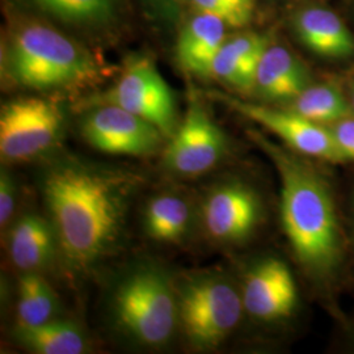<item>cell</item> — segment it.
<instances>
[{"mask_svg": "<svg viewBox=\"0 0 354 354\" xmlns=\"http://www.w3.org/2000/svg\"><path fill=\"white\" fill-rule=\"evenodd\" d=\"M142 178L120 168L58 160L45 171L42 194L66 261L84 270L120 241Z\"/></svg>", "mask_w": 354, "mask_h": 354, "instance_id": "6da1fadb", "label": "cell"}, {"mask_svg": "<svg viewBox=\"0 0 354 354\" xmlns=\"http://www.w3.org/2000/svg\"><path fill=\"white\" fill-rule=\"evenodd\" d=\"M250 136L277 169L281 222L295 259L313 281L330 283L342 270L345 241L327 180L301 153L257 131Z\"/></svg>", "mask_w": 354, "mask_h": 354, "instance_id": "7a4b0ae2", "label": "cell"}, {"mask_svg": "<svg viewBox=\"0 0 354 354\" xmlns=\"http://www.w3.org/2000/svg\"><path fill=\"white\" fill-rule=\"evenodd\" d=\"M7 64L16 83L37 91L87 86L100 74L87 49L41 24H29L16 33Z\"/></svg>", "mask_w": 354, "mask_h": 354, "instance_id": "3957f363", "label": "cell"}, {"mask_svg": "<svg viewBox=\"0 0 354 354\" xmlns=\"http://www.w3.org/2000/svg\"><path fill=\"white\" fill-rule=\"evenodd\" d=\"M113 313L130 337L147 346H162L178 326L176 290L163 270L142 266L118 285Z\"/></svg>", "mask_w": 354, "mask_h": 354, "instance_id": "277c9868", "label": "cell"}, {"mask_svg": "<svg viewBox=\"0 0 354 354\" xmlns=\"http://www.w3.org/2000/svg\"><path fill=\"white\" fill-rule=\"evenodd\" d=\"M176 294L178 326L194 348H216L241 322V289L223 274L194 276L183 282Z\"/></svg>", "mask_w": 354, "mask_h": 354, "instance_id": "5b68a950", "label": "cell"}, {"mask_svg": "<svg viewBox=\"0 0 354 354\" xmlns=\"http://www.w3.org/2000/svg\"><path fill=\"white\" fill-rule=\"evenodd\" d=\"M64 113L57 102L23 97L7 102L0 113V153L10 162H26L49 151L61 138Z\"/></svg>", "mask_w": 354, "mask_h": 354, "instance_id": "8992f818", "label": "cell"}, {"mask_svg": "<svg viewBox=\"0 0 354 354\" xmlns=\"http://www.w3.org/2000/svg\"><path fill=\"white\" fill-rule=\"evenodd\" d=\"M102 102L147 120L168 138L178 127L175 93L149 59L129 64L113 88L104 95Z\"/></svg>", "mask_w": 354, "mask_h": 354, "instance_id": "52a82bcc", "label": "cell"}, {"mask_svg": "<svg viewBox=\"0 0 354 354\" xmlns=\"http://www.w3.org/2000/svg\"><path fill=\"white\" fill-rule=\"evenodd\" d=\"M165 147V168L180 176H200L218 165L227 151V138L201 106L193 102Z\"/></svg>", "mask_w": 354, "mask_h": 354, "instance_id": "ba28073f", "label": "cell"}, {"mask_svg": "<svg viewBox=\"0 0 354 354\" xmlns=\"http://www.w3.org/2000/svg\"><path fill=\"white\" fill-rule=\"evenodd\" d=\"M82 134L99 151L129 156L155 153L165 138L147 120L105 102L83 118Z\"/></svg>", "mask_w": 354, "mask_h": 354, "instance_id": "9c48e42d", "label": "cell"}, {"mask_svg": "<svg viewBox=\"0 0 354 354\" xmlns=\"http://www.w3.org/2000/svg\"><path fill=\"white\" fill-rule=\"evenodd\" d=\"M213 96L243 117L273 133L292 151L307 158L342 162L328 127L313 122L291 109H273L253 102H241L223 93H213Z\"/></svg>", "mask_w": 354, "mask_h": 354, "instance_id": "30bf717a", "label": "cell"}, {"mask_svg": "<svg viewBox=\"0 0 354 354\" xmlns=\"http://www.w3.org/2000/svg\"><path fill=\"white\" fill-rule=\"evenodd\" d=\"M201 218L206 235L221 244L247 241L263 218V203L250 185L223 183L206 196Z\"/></svg>", "mask_w": 354, "mask_h": 354, "instance_id": "8fae6325", "label": "cell"}, {"mask_svg": "<svg viewBox=\"0 0 354 354\" xmlns=\"http://www.w3.org/2000/svg\"><path fill=\"white\" fill-rule=\"evenodd\" d=\"M244 311L261 322L290 317L297 307V285L288 266L266 257L248 270L241 285Z\"/></svg>", "mask_w": 354, "mask_h": 354, "instance_id": "7c38bea8", "label": "cell"}, {"mask_svg": "<svg viewBox=\"0 0 354 354\" xmlns=\"http://www.w3.org/2000/svg\"><path fill=\"white\" fill-rule=\"evenodd\" d=\"M226 23L209 13L193 16L177 39V61L193 75L209 77L215 55L226 41Z\"/></svg>", "mask_w": 354, "mask_h": 354, "instance_id": "4fadbf2b", "label": "cell"}, {"mask_svg": "<svg viewBox=\"0 0 354 354\" xmlns=\"http://www.w3.org/2000/svg\"><path fill=\"white\" fill-rule=\"evenodd\" d=\"M308 86L306 66L286 48L268 45L257 66L254 89L269 102H289Z\"/></svg>", "mask_w": 354, "mask_h": 354, "instance_id": "5bb4252c", "label": "cell"}, {"mask_svg": "<svg viewBox=\"0 0 354 354\" xmlns=\"http://www.w3.org/2000/svg\"><path fill=\"white\" fill-rule=\"evenodd\" d=\"M295 32L311 51L327 58H348L354 54V37L342 19L322 7H308L294 19Z\"/></svg>", "mask_w": 354, "mask_h": 354, "instance_id": "9a60e30c", "label": "cell"}, {"mask_svg": "<svg viewBox=\"0 0 354 354\" xmlns=\"http://www.w3.org/2000/svg\"><path fill=\"white\" fill-rule=\"evenodd\" d=\"M55 244L58 241L50 221L37 214L24 215L10 232V259L23 272H37L50 263Z\"/></svg>", "mask_w": 354, "mask_h": 354, "instance_id": "2e32d148", "label": "cell"}, {"mask_svg": "<svg viewBox=\"0 0 354 354\" xmlns=\"http://www.w3.org/2000/svg\"><path fill=\"white\" fill-rule=\"evenodd\" d=\"M15 339L38 354H82L88 349L84 332L66 320L51 319L35 327H16Z\"/></svg>", "mask_w": 354, "mask_h": 354, "instance_id": "e0dca14e", "label": "cell"}, {"mask_svg": "<svg viewBox=\"0 0 354 354\" xmlns=\"http://www.w3.org/2000/svg\"><path fill=\"white\" fill-rule=\"evenodd\" d=\"M190 207L176 194H159L151 198L145 212V228L149 236L163 243H178L188 234Z\"/></svg>", "mask_w": 354, "mask_h": 354, "instance_id": "ac0fdd59", "label": "cell"}, {"mask_svg": "<svg viewBox=\"0 0 354 354\" xmlns=\"http://www.w3.org/2000/svg\"><path fill=\"white\" fill-rule=\"evenodd\" d=\"M291 111L320 125H332L354 113L351 100L333 84L308 86L292 100Z\"/></svg>", "mask_w": 354, "mask_h": 354, "instance_id": "d6986e66", "label": "cell"}, {"mask_svg": "<svg viewBox=\"0 0 354 354\" xmlns=\"http://www.w3.org/2000/svg\"><path fill=\"white\" fill-rule=\"evenodd\" d=\"M16 327H35L54 319L57 295L37 272H24L19 281Z\"/></svg>", "mask_w": 354, "mask_h": 354, "instance_id": "ffe728a7", "label": "cell"}, {"mask_svg": "<svg viewBox=\"0 0 354 354\" xmlns=\"http://www.w3.org/2000/svg\"><path fill=\"white\" fill-rule=\"evenodd\" d=\"M53 16L76 26H104L118 10V0H33Z\"/></svg>", "mask_w": 354, "mask_h": 354, "instance_id": "44dd1931", "label": "cell"}, {"mask_svg": "<svg viewBox=\"0 0 354 354\" xmlns=\"http://www.w3.org/2000/svg\"><path fill=\"white\" fill-rule=\"evenodd\" d=\"M190 3L200 11V12L209 13L215 17L221 19L226 26H243L247 20L238 12L227 0H190Z\"/></svg>", "mask_w": 354, "mask_h": 354, "instance_id": "7402d4cb", "label": "cell"}, {"mask_svg": "<svg viewBox=\"0 0 354 354\" xmlns=\"http://www.w3.org/2000/svg\"><path fill=\"white\" fill-rule=\"evenodd\" d=\"M342 162H354V118L348 117L328 125Z\"/></svg>", "mask_w": 354, "mask_h": 354, "instance_id": "603a6c76", "label": "cell"}, {"mask_svg": "<svg viewBox=\"0 0 354 354\" xmlns=\"http://www.w3.org/2000/svg\"><path fill=\"white\" fill-rule=\"evenodd\" d=\"M142 3L155 21L172 26L180 17L181 0H142Z\"/></svg>", "mask_w": 354, "mask_h": 354, "instance_id": "cb8c5ba5", "label": "cell"}, {"mask_svg": "<svg viewBox=\"0 0 354 354\" xmlns=\"http://www.w3.org/2000/svg\"><path fill=\"white\" fill-rule=\"evenodd\" d=\"M16 203V187L12 176L7 169L0 174V225L7 226L13 214Z\"/></svg>", "mask_w": 354, "mask_h": 354, "instance_id": "d4e9b609", "label": "cell"}, {"mask_svg": "<svg viewBox=\"0 0 354 354\" xmlns=\"http://www.w3.org/2000/svg\"><path fill=\"white\" fill-rule=\"evenodd\" d=\"M227 1L238 12L241 13V16L247 20V23H250L252 17L254 0H227Z\"/></svg>", "mask_w": 354, "mask_h": 354, "instance_id": "484cf974", "label": "cell"}, {"mask_svg": "<svg viewBox=\"0 0 354 354\" xmlns=\"http://www.w3.org/2000/svg\"><path fill=\"white\" fill-rule=\"evenodd\" d=\"M349 95H351V104H352V106H353L354 111V82L351 84V87H349Z\"/></svg>", "mask_w": 354, "mask_h": 354, "instance_id": "4316f807", "label": "cell"}]
</instances>
